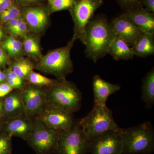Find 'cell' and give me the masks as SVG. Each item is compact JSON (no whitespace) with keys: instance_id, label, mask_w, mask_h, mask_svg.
I'll return each instance as SVG.
<instances>
[{"instance_id":"cell-1","label":"cell","mask_w":154,"mask_h":154,"mask_svg":"<svg viewBox=\"0 0 154 154\" xmlns=\"http://www.w3.org/2000/svg\"><path fill=\"white\" fill-rule=\"evenodd\" d=\"M116 36L111 22L105 16L100 15L92 19L85 32L84 44L87 57L95 63L104 57Z\"/></svg>"},{"instance_id":"cell-2","label":"cell","mask_w":154,"mask_h":154,"mask_svg":"<svg viewBox=\"0 0 154 154\" xmlns=\"http://www.w3.org/2000/svg\"><path fill=\"white\" fill-rule=\"evenodd\" d=\"M123 154H149L154 150V131L145 121L137 126L120 128Z\"/></svg>"},{"instance_id":"cell-3","label":"cell","mask_w":154,"mask_h":154,"mask_svg":"<svg viewBox=\"0 0 154 154\" xmlns=\"http://www.w3.org/2000/svg\"><path fill=\"white\" fill-rule=\"evenodd\" d=\"M79 122L89 140L106 131L120 128L113 118L112 111L106 105L94 104L91 112Z\"/></svg>"},{"instance_id":"cell-4","label":"cell","mask_w":154,"mask_h":154,"mask_svg":"<svg viewBox=\"0 0 154 154\" xmlns=\"http://www.w3.org/2000/svg\"><path fill=\"white\" fill-rule=\"evenodd\" d=\"M46 103L73 113L79 110L82 96L73 83L61 82L52 86L46 93Z\"/></svg>"},{"instance_id":"cell-5","label":"cell","mask_w":154,"mask_h":154,"mask_svg":"<svg viewBox=\"0 0 154 154\" xmlns=\"http://www.w3.org/2000/svg\"><path fill=\"white\" fill-rule=\"evenodd\" d=\"M76 38L74 37L65 47L54 50L42 58L38 65L40 70L54 75L61 82L73 70L70 51Z\"/></svg>"},{"instance_id":"cell-6","label":"cell","mask_w":154,"mask_h":154,"mask_svg":"<svg viewBox=\"0 0 154 154\" xmlns=\"http://www.w3.org/2000/svg\"><path fill=\"white\" fill-rule=\"evenodd\" d=\"M62 131L50 128L37 118L26 139L36 154H55Z\"/></svg>"},{"instance_id":"cell-7","label":"cell","mask_w":154,"mask_h":154,"mask_svg":"<svg viewBox=\"0 0 154 154\" xmlns=\"http://www.w3.org/2000/svg\"><path fill=\"white\" fill-rule=\"evenodd\" d=\"M90 140L79 124L75 122L68 131H61L55 154H87L89 152Z\"/></svg>"},{"instance_id":"cell-8","label":"cell","mask_w":154,"mask_h":154,"mask_svg":"<svg viewBox=\"0 0 154 154\" xmlns=\"http://www.w3.org/2000/svg\"><path fill=\"white\" fill-rule=\"evenodd\" d=\"M103 4V0H78L70 10L75 23L74 37L79 38L84 44L86 27Z\"/></svg>"},{"instance_id":"cell-9","label":"cell","mask_w":154,"mask_h":154,"mask_svg":"<svg viewBox=\"0 0 154 154\" xmlns=\"http://www.w3.org/2000/svg\"><path fill=\"white\" fill-rule=\"evenodd\" d=\"M53 129L68 131L75 123L72 113L47 104L36 118Z\"/></svg>"},{"instance_id":"cell-10","label":"cell","mask_w":154,"mask_h":154,"mask_svg":"<svg viewBox=\"0 0 154 154\" xmlns=\"http://www.w3.org/2000/svg\"><path fill=\"white\" fill-rule=\"evenodd\" d=\"M120 128L106 131L90 140L89 152L92 154H122Z\"/></svg>"},{"instance_id":"cell-11","label":"cell","mask_w":154,"mask_h":154,"mask_svg":"<svg viewBox=\"0 0 154 154\" xmlns=\"http://www.w3.org/2000/svg\"><path fill=\"white\" fill-rule=\"evenodd\" d=\"M21 95L25 114L29 118H36L46 105V93L38 88L28 87L21 91Z\"/></svg>"},{"instance_id":"cell-12","label":"cell","mask_w":154,"mask_h":154,"mask_svg":"<svg viewBox=\"0 0 154 154\" xmlns=\"http://www.w3.org/2000/svg\"><path fill=\"white\" fill-rule=\"evenodd\" d=\"M111 25L116 36L123 39L129 46H132L143 33L127 18L124 13L114 18Z\"/></svg>"},{"instance_id":"cell-13","label":"cell","mask_w":154,"mask_h":154,"mask_svg":"<svg viewBox=\"0 0 154 154\" xmlns=\"http://www.w3.org/2000/svg\"><path fill=\"white\" fill-rule=\"evenodd\" d=\"M123 13L143 33L154 35V14L147 11L142 6Z\"/></svg>"},{"instance_id":"cell-14","label":"cell","mask_w":154,"mask_h":154,"mask_svg":"<svg viewBox=\"0 0 154 154\" xmlns=\"http://www.w3.org/2000/svg\"><path fill=\"white\" fill-rule=\"evenodd\" d=\"M34 119L29 118L25 113L8 118L5 125V134L17 137L26 141L33 128Z\"/></svg>"},{"instance_id":"cell-15","label":"cell","mask_w":154,"mask_h":154,"mask_svg":"<svg viewBox=\"0 0 154 154\" xmlns=\"http://www.w3.org/2000/svg\"><path fill=\"white\" fill-rule=\"evenodd\" d=\"M93 88L94 104L106 105L108 97L121 89L119 85H115L103 79L99 75L93 78Z\"/></svg>"},{"instance_id":"cell-16","label":"cell","mask_w":154,"mask_h":154,"mask_svg":"<svg viewBox=\"0 0 154 154\" xmlns=\"http://www.w3.org/2000/svg\"><path fill=\"white\" fill-rule=\"evenodd\" d=\"M22 15L26 23L35 31H41L47 24V13L40 7L25 8L22 12Z\"/></svg>"},{"instance_id":"cell-17","label":"cell","mask_w":154,"mask_h":154,"mask_svg":"<svg viewBox=\"0 0 154 154\" xmlns=\"http://www.w3.org/2000/svg\"><path fill=\"white\" fill-rule=\"evenodd\" d=\"M12 92L5 96L3 102L4 112L8 118L16 117L25 113L21 91Z\"/></svg>"},{"instance_id":"cell-18","label":"cell","mask_w":154,"mask_h":154,"mask_svg":"<svg viewBox=\"0 0 154 154\" xmlns=\"http://www.w3.org/2000/svg\"><path fill=\"white\" fill-rule=\"evenodd\" d=\"M107 54L116 60H128L134 57L132 48L122 38L116 36L110 45Z\"/></svg>"},{"instance_id":"cell-19","label":"cell","mask_w":154,"mask_h":154,"mask_svg":"<svg viewBox=\"0 0 154 154\" xmlns=\"http://www.w3.org/2000/svg\"><path fill=\"white\" fill-rule=\"evenodd\" d=\"M131 48L134 55L138 57H146L153 55L154 35L143 33L139 37Z\"/></svg>"},{"instance_id":"cell-20","label":"cell","mask_w":154,"mask_h":154,"mask_svg":"<svg viewBox=\"0 0 154 154\" xmlns=\"http://www.w3.org/2000/svg\"><path fill=\"white\" fill-rule=\"evenodd\" d=\"M142 100L146 107L150 109L154 104V69L152 68L143 79Z\"/></svg>"},{"instance_id":"cell-21","label":"cell","mask_w":154,"mask_h":154,"mask_svg":"<svg viewBox=\"0 0 154 154\" xmlns=\"http://www.w3.org/2000/svg\"><path fill=\"white\" fill-rule=\"evenodd\" d=\"M12 70L20 78H27L33 69V66L26 60H20L15 62L12 65Z\"/></svg>"},{"instance_id":"cell-22","label":"cell","mask_w":154,"mask_h":154,"mask_svg":"<svg viewBox=\"0 0 154 154\" xmlns=\"http://www.w3.org/2000/svg\"><path fill=\"white\" fill-rule=\"evenodd\" d=\"M52 12L71 10L78 0H48Z\"/></svg>"},{"instance_id":"cell-23","label":"cell","mask_w":154,"mask_h":154,"mask_svg":"<svg viewBox=\"0 0 154 154\" xmlns=\"http://www.w3.org/2000/svg\"><path fill=\"white\" fill-rule=\"evenodd\" d=\"M27 79L31 84L39 86H52L58 83L32 71L28 75Z\"/></svg>"},{"instance_id":"cell-24","label":"cell","mask_w":154,"mask_h":154,"mask_svg":"<svg viewBox=\"0 0 154 154\" xmlns=\"http://www.w3.org/2000/svg\"><path fill=\"white\" fill-rule=\"evenodd\" d=\"M3 47L8 51L11 56H15L21 52L22 44L17 38L10 36L3 43Z\"/></svg>"},{"instance_id":"cell-25","label":"cell","mask_w":154,"mask_h":154,"mask_svg":"<svg viewBox=\"0 0 154 154\" xmlns=\"http://www.w3.org/2000/svg\"><path fill=\"white\" fill-rule=\"evenodd\" d=\"M23 48L28 54L36 57L41 55L40 48L37 41L32 36H28L24 39Z\"/></svg>"},{"instance_id":"cell-26","label":"cell","mask_w":154,"mask_h":154,"mask_svg":"<svg viewBox=\"0 0 154 154\" xmlns=\"http://www.w3.org/2000/svg\"><path fill=\"white\" fill-rule=\"evenodd\" d=\"M7 82L8 84L12 88L14 89H18L19 90H23V80L20 78L13 70L10 69L8 70L6 74Z\"/></svg>"},{"instance_id":"cell-27","label":"cell","mask_w":154,"mask_h":154,"mask_svg":"<svg viewBox=\"0 0 154 154\" xmlns=\"http://www.w3.org/2000/svg\"><path fill=\"white\" fill-rule=\"evenodd\" d=\"M20 9L19 7L14 5L0 14V19L3 22H8L12 19L20 17Z\"/></svg>"},{"instance_id":"cell-28","label":"cell","mask_w":154,"mask_h":154,"mask_svg":"<svg viewBox=\"0 0 154 154\" xmlns=\"http://www.w3.org/2000/svg\"><path fill=\"white\" fill-rule=\"evenodd\" d=\"M12 137L4 134H0V154H12Z\"/></svg>"},{"instance_id":"cell-29","label":"cell","mask_w":154,"mask_h":154,"mask_svg":"<svg viewBox=\"0 0 154 154\" xmlns=\"http://www.w3.org/2000/svg\"><path fill=\"white\" fill-rule=\"evenodd\" d=\"M116 1L121 7L123 12H126L131 9L142 6L141 5V0H116Z\"/></svg>"},{"instance_id":"cell-30","label":"cell","mask_w":154,"mask_h":154,"mask_svg":"<svg viewBox=\"0 0 154 154\" xmlns=\"http://www.w3.org/2000/svg\"><path fill=\"white\" fill-rule=\"evenodd\" d=\"M27 30H28V28H27V23L23 18L20 17L18 26L17 29L14 31L13 35L19 36H25V34L27 33Z\"/></svg>"},{"instance_id":"cell-31","label":"cell","mask_w":154,"mask_h":154,"mask_svg":"<svg viewBox=\"0 0 154 154\" xmlns=\"http://www.w3.org/2000/svg\"><path fill=\"white\" fill-rule=\"evenodd\" d=\"M12 88L8 83L0 84V98L5 97L13 91Z\"/></svg>"},{"instance_id":"cell-32","label":"cell","mask_w":154,"mask_h":154,"mask_svg":"<svg viewBox=\"0 0 154 154\" xmlns=\"http://www.w3.org/2000/svg\"><path fill=\"white\" fill-rule=\"evenodd\" d=\"M141 5L147 11L154 14V0H141Z\"/></svg>"},{"instance_id":"cell-33","label":"cell","mask_w":154,"mask_h":154,"mask_svg":"<svg viewBox=\"0 0 154 154\" xmlns=\"http://www.w3.org/2000/svg\"><path fill=\"white\" fill-rule=\"evenodd\" d=\"M20 18V17H19L16 18V19H12V20H10L8 22L7 29H8V31L12 35H13L14 31L17 29Z\"/></svg>"},{"instance_id":"cell-34","label":"cell","mask_w":154,"mask_h":154,"mask_svg":"<svg viewBox=\"0 0 154 154\" xmlns=\"http://www.w3.org/2000/svg\"><path fill=\"white\" fill-rule=\"evenodd\" d=\"M12 0H0V14L13 5Z\"/></svg>"},{"instance_id":"cell-35","label":"cell","mask_w":154,"mask_h":154,"mask_svg":"<svg viewBox=\"0 0 154 154\" xmlns=\"http://www.w3.org/2000/svg\"><path fill=\"white\" fill-rule=\"evenodd\" d=\"M7 56L5 51L2 48H0V62L2 64V65L5 64L7 62Z\"/></svg>"},{"instance_id":"cell-36","label":"cell","mask_w":154,"mask_h":154,"mask_svg":"<svg viewBox=\"0 0 154 154\" xmlns=\"http://www.w3.org/2000/svg\"><path fill=\"white\" fill-rule=\"evenodd\" d=\"M21 2L25 3H33L36 2L39 0H20Z\"/></svg>"},{"instance_id":"cell-37","label":"cell","mask_w":154,"mask_h":154,"mask_svg":"<svg viewBox=\"0 0 154 154\" xmlns=\"http://www.w3.org/2000/svg\"><path fill=\"white\" fill-rule=\"evenodd\" d=\"M4 112V107H3V103L2 102L0 101V116Z\"/></svg>"},{"instance_id":"cell-38","label":"cell","mask_w":154,"mask_h":154,"mask_svg":"<svg viewBox=\"0 0 154 154\" xmlns=\"http://www.w3.org/2000/svg\"><path fill=\"white\" fill-rule=\"evenodd\" d=\"M3 34H4V33H3V31L0 32V41L2 40V38H3Z\"/></svg>"},{"instance_id":"cell-39","label":"cell","mask_w":154,"mask_h":154,"mask_svg":"<svg viewBox=\"0 0 154 154\" xmlns=\"http://www.w3.org/2000/svg\"><path fill=\"white\" fill-rule=\"evenodd\" d=\"M2 71H1V69H0V74H1V73H2Z\"/></svg>"},{"instance_id":"cell-40","label":"cell","mask_w":154,"mask_h":154,"mask_svg":"<svg viewBox=\"0 0 154 154\" xmlns=\"http://www.w3.org/2000/svg\"><path fill=\"white\" fill-rule=\"evenodd\" d=\"M1 31H2V30L1 29V28H0V32H1Z\"/></svg>"},{"instance_id":"cell-41","label":"cell","mask_w":154,"mask_h":154,"mask_svg":"<svg viewBox=\"0 0 154 154\" xmlns=\"http://www.w3.org/2000/svg\"><path fill=\"white\" fill-rule=\"evenodd\" d=\"M2 65V64L1 63V62H0V66Z\"/></svg>"},{"instance_id":"cell-42","label":"cell","mask_w":154,"mask_h":154,"mask_svg":"<svg viewBox=\"0 0 154 154\" xmlns=\"http://www.w3.org/2000/svg\"><path fill=\"white\" fill-rule=\"evenodd\" d=\"M1 120H0V124H1Z\"/></svg>"}]
</instances>
